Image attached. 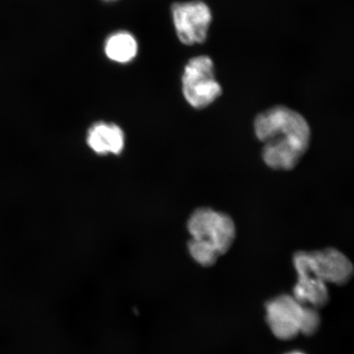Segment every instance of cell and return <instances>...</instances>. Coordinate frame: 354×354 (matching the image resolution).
<instances>
[{
    "label": "cell",
    "instance_id": "obj_1",
    "mask_svg": "<svg viewBox=\"0 0 354 354\" xmlns=\"http://www.w3.org/2000/svg\"><path fill=\"white\" fill-rule=\"evenodd\" d=\"M254 129L263 144V160L274 171L295 169L311 143L312 131L306 118L285 105L274 106L257 115Z\"/></svg>",
    "mask_w": 354,
    "mask_h": 354
},
{
    "label": "cell",
    "instance_id": "obj_2",
    "mask_svg": "<svg viewBox=\"0 0 354 354\" xmlns=\"http://www.w3.org/2000/svg\"><path fill=\"white\" fill-rule=\"evenodd\" d=\"M193 240L209 245L223 256L231 250L236 239V225L231 216L209 207H198L187 221Z\"/></svg>",
    "mask_w": 354,
    "mask_h": 354
},
{
    "label": "cell",
    "instance_id": "obj_3",
    "mask_svg": "<svg viewBox=\"0 0 354 354\" xmlns=\"http://www.w3.org/2000/svg\"><path fill=\"white\" fill-rule=\"evenodd\" d=\"M181 82L185 100L198 110L209 107L223 95V88L215 77L214 62L207 55L188 61Z\"/></svg>",
    "mask_w": 354,
    "mask_h": 354
},
{
    "label": "cell",
    "instance_id": "obj_4",
    "mask_svg": "<svg viewBox=\"0 0 354 354\" xmlns=\"http://www.w3.org/2000/svg\"><path fill=\"white\" fill-rule=\"evenodd\" d=\"M295 268L306 270L323 282L344 286L351 280L353 266L342 251L335 248L298 251L293 257Z\"/></svg>",
    "mask_w": 354,
    "mask_h": 354
},
{
    "label": "cell",
    "instance_id": "obj_5",
    "mask_svg": "<svg viewBox=\"0 0 354 354\" xmlns=\"http://www.w3.org/2000/svg\"><path fill=\"white\" fill-rule=\"evenodd\" d=\"M171 17L179 41L185 46L206 41L212 17L210 8L201 0L172 4Z\"/></svg>",
    "mask_w": 354,
    "mask_h": 354
},
{
    "label": "cell",
    "instance_id": "obj_6",
    "mask_svg": "<svg viewBox=\"0 0 354 354\" xmlns=\"http://www.w3.org/2000/svg\"><path fill=\"white\" fill-rule=\"evenodd\" d=\"M304 305L293 296L283 295L266 304L267 321L272 333L279 339H293L300 333Z\"/></svg>",
    "mask_w": 354,
    "mask_h": 354
},
{
    "label": "cell",
    "instance_id": "obj_7",
    "mask_svg": "<svg viewBox=\"0 0 354 354\" xmlns=\"http://www.w3.org/2000/svg\"><path fill=\"white\" fill-rule=\"evenodd\" d=\"M86 142L97 154L118 155L125 147V134L116 124L100 122L88 131Z\"/></svg>",
    "mask_w": 354,
    "mask_h": 354
},
{
    "label": "cell",
    "instance_id": "obj_8",
    "mask_svg": "<svg viewBox=\"0 0 354 354\" xmlns=\"http://www.w3.org/2000/svg\"><path fill=\"white\" fill-rule=\"evenodd\" d=\"M295 270L299 278L293 297L302 305L309 304L317 309L325 307L329 303V292L326 283L306 270Z\"/></svg>",
    "mask_w": 354,
    "mask_h": 354
},
{
    "label": "cell",
    "instance_id": "obj_9",
    "mask_svg": "<svg viewBox=\"0 0 354 354\" xmlns=\"http://www.w3.org/2000/svg\"><path fill=\"white\" fill-rule=\"evenodd\" d=\"M104 50L106 57L113 63L127 64L138 55L139 43L131 32L118 30L106 38Z\"/></svg>",
    "mask_w": 354,
    "mask_h": 354
},
{
    "label": "cell",
    "instance_id": "obj_10",
    "mask_svg": "<svg viewBox=\"0 0 354 354\" xmlns=\"http://www.w3.org/2000/svg\"><path fill=\"white\" fill-rule=\"evenodd\" d=\"M188 250L192 259L205 268H209L216 264L221 257L214 248L193 239H190L188 242Z\"/></svg>",
    "mask_w": 354,
    "mask_h": 354
},
{
    "label": "cell",
    "instance_id": "obj_11",
    "mask_svg": "<svg viewBox=\"0 0 354 354\" xmlns=\"http://www.w3.org/2000/svg\"><path fill=\"white\" fill-rule=\"evenodd\" d=\"M321 325V317L317 309L304 305L300 333L306 336L315 335Z\"/></svg>",
    "mask_w": 354,
    "mask_h": 354
},
{
    "label": "cell",
    "instance_id": "obj_12",
    "mask_svg": "<svg viewBox=\"0 0 354 354\" xmlns=\"http://www.w3.org/2000/svg\"><path fill=\"white\" fill-rule=\"evenodd\" d=\"M288 354H304V353H298V352H294V353H288Z\"/></svg>",
    "mask_w": 354,
    "mask_h": 354
},
{
    "label": "cell",
    "instance_id": "obj_13",
    "mask_svg": "<svg viewBox=\"0 0 354 354\" xmlns=\"http://www.w3.org/2000/svg\"><path fill=\"white\" fill-rule=\"evenodd\" d=\"M105 1H110V2H112V1H117V0H105Z\"/></svg>",
    "mask_w": 354,
    "mask_h": 354
}]
</instances>
